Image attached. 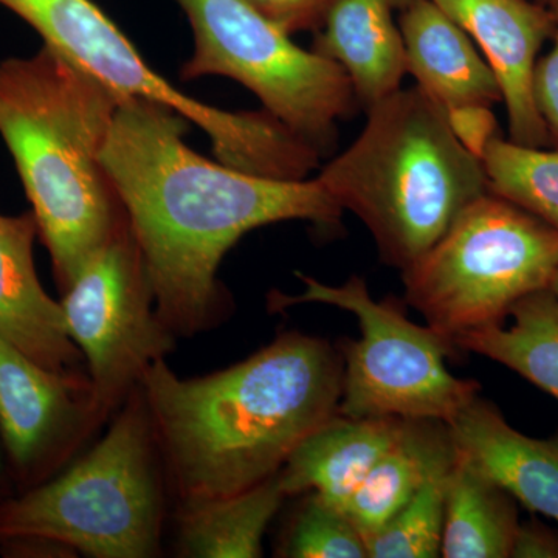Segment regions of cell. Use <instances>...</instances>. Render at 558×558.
Returning <instances> with one entry per match:
<instances>
[{
	"instance_id": "13",
	"label": "cell",
	"mask_w": 558,
	"mask_h": 558,
	"mask_svg": "<svg viewBox=\"0 0 558 558\" xmlns=\"http://www.w3.org/2000/svg\"><path fill=\"white\" fill-rule=\"evenodd\" d=\"M402 11L400 32L409 73L416 86L447 113L492 109L501 89L475 40L433 0H417Z\"/></svg>"
},
{
	"instance_id": "21",
	"label": "cell",
	"mask_w": 558,
	"mask_h": 558,
	"mask_svg": "<svg viewBox=\"0 0 558 558\" xmlns=\"http://www.w3.org/2000/svg\"><path fill=\"white\" fill-rule=\"evenodd\" d=\"M488 191L548 223L558 233V146L531 148L492 138L484 149Z\"/></svg>"
},
{
	"instance_id": "10",
	"label": "cell",
	"mask_w": 558,
	"mask_h": 558,
	"mask_svg": "<svg viewBox=\"0 0 558 558\" xmlns=\"http://www.w3.org/2000/svg\"><path fill=\"white\" fill-rule=\"evenodd\" d=\"M100 424L89 377L46 368L0 337V442L16 494L61 472Z\"/></svg>"
},
{
	"instance_id": "30",
	"label": "cell",
	"mask_w": 558,
	"mask_h": 558,
	"mask_svg": "<svg viewBox=\"0 0 558 558\" xmlns=\"http://www.w3.org/2000/svg\"><path fill=\"white\" fill-rule=\"evenodd\" d=\"M549 289L553 290L554 295H556L558 299V270H557L556 277H554V279H553V282H550Z\"/></svg>"
},
{
	"instance_id": "7",
	"label": "cell",
	"mask_w": 558,
	"mask_h": 558,
	"mask_svg": "<svg viewBox=\"0 0 558 558\" xmlns=\"http://www.w3.org/2000/svg\"><path fill=\"white\" fill-rule=\"evenodd\" d=\"M178 2L194 36L193 54L180 69V78L238 81L322 156L336 148L339 121L359 106L351 81L337 62L301 49L245 0Z\"/></svg>"
},
{
	"instance_id": "18",
	"label": "cell",
	"mask_w": 558,
	"mask_h": 558,
	"mask_svg": "<svg viewBox=\"0 0 558 558\" xmlns=\"http://www.w3.org/2000/svg\"><path fill=\"white\" fill-rule=\"evenodd\" d=\"M288 497L279 472L263 483L226 497L183 499L179 549L199 558H256L271 519Z\"/></svg>"
},
{
	"instance_id": "29",
	"label": "cell",
	"mask_w": 558,
	"mask_h": 558,
	"mask_svg": "<svg viewBox=\"0 0 558 558\" xmlns=\"http://www.w3.org/2000/svg\"><path fill=\"white\" fill-rule=\"evenodd\" d=\"M417 2V0H392V3H395L396 9L403 10L407 9V7H410L411 3Z\"/></svg>"
},
{
	"instance_id": "25",
	"label": "cell",
	"mask_w": 558,
	"mask_h": 558,
	"mask_svg": "<svg viewBox=\"0 0 558 558\" xmlns=\"http://www.w3.org/2000/svg\"><path fill=\"white\" fill-rule=\"evenodd\" d=\"M556 20V33L548 53L539 57L534 75V98L554 145L558 146V0H539Z\"/></svg>"
},
{
	"instance_id": "16",
	"label": "cell",
	"mask_w": 558,
	"mask_h": 558,
	"mask_svg": "<svg viewBox=\"0 0 558 558\" xmlns=\"http://www.w3.org/2000/svg\"><path fill=\"white\" fill-rule=\"evenodd\" d=\"M392 0H339L315 36L314 51L347 72L360 108L396 94L409 73Z\"/></svg>"
},
{
	"instance_id": "15",
	"label": "cell",
	"mask_w": 558,
	"mask_h": 558,
	"mask_svg": "<svg viewBox=\"0 0 558 558\" xmlns=\"http://www.w3.org/2000/svg\"><path fill=\"white\" fill-rule=\"evenodd\" d=\"M400 417H348L337 413L312 432L279 470L286 495L317 494L341 510L385 451Z\"/></svg>"
},
{
	"instance_id": "5",
	"label": "cell",
	"mask_w": 558,
	"mask_h": 558,
	"mask_svg": "<svg viewBox=\"0 0 558 558\" xmlns=\"http://www.w3.org/2000/svg\"><path fill=\"white\" fill-rule=\"evenodd\" d=\"M160 450L140 387L86 457L0 505V542L43 538L95 558L159 550Z\"/></svg>"
},
{
	"instance_id": "22",
	"label": "cell",
	"mask_w": 558,
	"mask_h": 558,
	"mask_svg": "<svg viewBox=\"0 0 558 558\" xmlns=\"http://www.w3.org/2000/svg\"><path fill=\"white\" fill-rule=\"evenodd\" d=\"M449 473L425 483L379 531L366 538L369 558L440 556Z\"/></svg>"
},
{
	"instance_id": "6",
	"label": "cell",
	"mask_w": 558,
	"mask_h": 558,
	"mask_svg": "<svg viewBox=\"0 0 558 558\" xmlns=\"http://www.w3.org/2000/svg\"><path fill=\"white\" fill-rule=\"evenodd\" d=\"M557 270V231L488 191L402 277L407 303L453 344L505 323L520 300L549 289Z\"/></svg>"
},
{
	"instance_id": "11",
	"label": "cell",
	"mask_w": 558,
	"mask_h": 558,
	"mask_svg": "<svg viewBox=\"0 0 558 558\" xmlns=\"http://www.w3.org/2000/svg\"><path fill=\"white\" fill-rule=\"evenodd\" d=\"M475 40L495 73L508 113L509 140L553 148L534 98L539 51L556 33V20L539 0H433Z\"/></svg>"
},
{
	"instance_id": "19",
	"label": "cell",
	"mask_w": 558,
	"mask_h": 558,
	"mask_svg": "<svg viewBox=\"0 0 558 558\" xmlns=\"http://www.w3.org/2000/svg\"><path fill=\"white\" fill-rule=\"evenodd\" d=\"M519 526L515 498L458 451L447 478L440 556L508 558Z\"/></svg>"
},
{
	"instance_id": "12",
	"label": "cell",
	"mask_w": 558,
	"mask_h": 558,
	"mask_svg": "<svg viewBox=\"0 0 558 558\" xmlns=\"http://www.w3.org/2000/svg\"><path fill=\"white\" fill-rule=\"evenodd\" d=\"M38 226L32 211L0 213V337L57 373L87 377L84 357L70 339L60 301L51 299L36 271Z\"/></svg>"
},
{
	"instance_id": "9",
	"label": "cell",
	"mask_w": 558,
	"mask_h": 558,
	"mask_svg": "<svg viewBox=\"0 0 558 558\" xmlns=\"http://www.w3.org/2000/svg\"><path fill=\"white\" fill-rule=\"evenodd\" d=\"M70 339L83 354L100 422L123 405L145 371L174 349L159 317L130 222L92 253L60 301Z\"/></svg>"
},
{
	"instance_id": "3",
	"label": "cell",
	"mask_w": 558,
	"mask_h": 558,
	"mask_svg": "<svg viewBox=\"0 0 558 558\" xmlns=\"http://www.w3.org/2000/svg\"><path fill=\"white\" fill-rule=\"evenodd\" d=\"M121 100L46 46L0 62V135L61 292L128 219L101 163Z\"/></svg>"
},
{
	"instance_id": "28",
	"label": "cell",
	"mask_w": 558,
	"mask_h": 558,
	"mask_svg": "<svg viewBox=\"0 0 558 558\" xmlns=\"http://www.w3.org/2000/svg\"><path fill=\"white\" fill-rule=\"evenodd\" d=\"M11 486H13V481H11L5 453H3L2 442H0V505L5 499L13 497L14 494L10 490Z\"/></svg>"
},
{
	"instance_id": "27",
	"label": "cell",
	"mask_w": 558,
	"mask_h": 558,
	"mask_svg": "<svg viewBox=\"0 0 558 558\" xmlns=\"http://www.w3.org/2000/svg\"><path fill=\"white\" fill-rule=\"evenodd\" d=\"M510 558H558V532L535 519L520 521Z\"/></svg>"
},
{
	"instance_id": "20",
	"label": "cell",
	"mask_w": 558,
	"mask_h": 558,
	"mask_svg": "<svg viewBox=\"0 0 558 558\" xmlns=\"http://www.w3.org/2000/svg\"><path fill=\"white\" fill-rule=\"evenodd\" d=\"M512 325L470 330L453 340L458 351L501 363L558 400V299L543 289L509 312Z\"/></svg>"
},
{
	"instance_id": "17",
	"label": "cell",
	"mask_w": 558,
	"mask_h": 558,
	"mask_svg": "<svg viewBox=\"0 0 558 558\" xmlns=\"http://www.w3.org/2000/svg\"><path fill=\"white\" fill-rule=\"evenodd\" d=\"M457 457L447 422L402 418L398 438L349 499L344 512L366 542L425 483L447 475Z\"/></svg>"
},
{
	"instance_id": "4",
	"label": "cell",
	"mask_w": 558,
	"mask_h": 558,
	"mask_svg": "<svg viewBox=\"0 0 558 558\" xmlns=\"http://www.w3.org/2000/svg\"><path fill=\"white\" fill-rule=\"evenodd\" d=\"M366 113L355 142L317 178L365 223L381 260L403 271L488 193L487 175L421 87L399 89Z\"/></svg>"
},
{
	"instance_id": "26",
	"label": "cell",
	"mask_w": 558,
	"mask_h": 558,
	"mask_svg": "<svg viewBox=\"0 0 558 558\" xmlns=\"http://www.w3.org/2000/svg\"><path fill=\"white\" fill-rule=\"evenodd\" d=\"M447 117L462 145L480 159L488 142L498 135V121L492 109L458 110Z\"/></svg>"
},
{
	"instance_id": "23",
	"label": "cell",
	"mask_w": 558,
	"mask_h": 558,
	"mask_svg": "<svg viewBox=\"0 0 558 558\" xmlns=\"http://www.w3.org/2000/svg\"><path fill=\"white\" fill-rule=\"evenodd\" d=\"M281 557L366 558L365 538L344 510L307 494L282 542Z\"/></svg>"
},
{
	"instance_id": "1",
	"label": "cell",
	"mask_w": 558,
	"mask_h": 558,
	"mask_svg": "<svg viewBox=\"0 0 558 558\" xmlns=\"http://www.w3.org/2000/svg\"><path fill=\"white\" fill-rule=\"evenodd\" d=\"M190 121L168 106L124 98L101 163L137 241L159 317L193 336L218 317V269L250 231L306 220L339 229L343 208L322 180L260 178L186 145Z\"/></svg>"
},
{
	"instance_id": "24",
	"label": "cell",
	"mask_w": 558,
	"mask_h": 558,
	"mask_svg": "<svg viewBox=\"0 0 558 558\" xmlns=\"http://www.w3.org/2000/svg\"><path fill=\"white\" fill-rule=\"evenodd\" d=\"M289 35L318 32L339 0H245Z\"/></svg>"
},
{
	"instance_id": "14",
	"label": "cell",
	"mask_w": 558,
	"mask_h": 558,
	"mask_svg": "<svg viewBox=\"0 0 558 558\" xmlns=\"http://www.w3.org/2000/svg\"><path fill=\"white\" fill-rule=\"evenodd\" d=\"M458 451L531 512L558 523V438H529L480 395L447 422Z\"/></svg>"
},
{
	"instance_id": "8",
	"label": "cell",
	"mask_w": 558,
	"mask_h": 558,
	"mask_svg": "<svg viewBox=\"0 0 558 558\" xmlns=\"http://www.w3.org/2000/svg\"><path fill=\"white\" fill-rule=\"evenodd\" d=\"M300 295L274 292L269 307L282 312L317 303L351 312L360 337L341 344L343 388L339 413L348 417L439 418L449 422L480 395V385L454 377L447 359L458 354L449 340L405 317L396 301L371 299L365 279L329 286L307 275Z\"/></svg>"
},
{
	"instance_id": "2",
	"label": "cell",
	"mask_w": 558,
	"mask_h": 558,
	"mask_svg": "<svg viewBox=\"0 0 558 558\" xmlns=\"http://www.w3.org/2000/svg\"><path fill=\"white\" fill-rule=\"evenodd\" d=\"M138 387L175 494L226 497L274 476L339 413L343 357L328 341L286 332L205 377L182 379L157 360Z\"/></svg>"
}]
</instances>
